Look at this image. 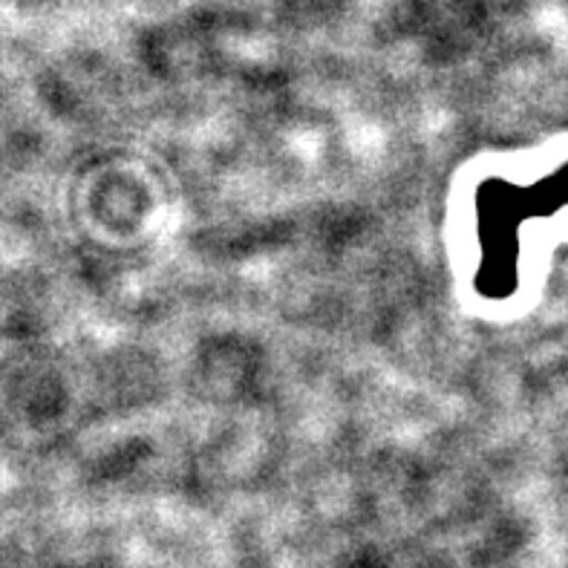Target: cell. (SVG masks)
I'll return each instance as SVG.
<instances>
[]
</instances>
